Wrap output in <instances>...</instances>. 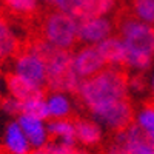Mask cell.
Returning <instances> with one entry per match:
<instances>
[{"instance_id": "603a6c76", "label": "cell", "mask_w": 154, "mask_h": 154, "mask_svg": "<svg viewBox=\"0 0 154 154\" xmlns=\"http://www.w3.org/2000/svg\"><path fill=\"white\" fill-rule=\"evenodd\" d=\"M0 109L8 116H19L20 114V102L11 96L2 97L0 99Z\"/></svg>"}, {"instance_id": "8fae6325", "label": "cell", "mask_w": 154, "mask_h": 154, "mask_svg": "<svg viewBox=\"0 0 154 154\" xmlns=\"http://www.w3.org/2000/svg\"><path fill=\"white\" fill-rule=\"evenodd\" d=\"M97 48L103 57L106 66L125 68L126 69V49L122 38L117 34H112L108 38L97 43Z\"/></svg>"}, {"instance_id": "d4e9b609", "label": "cell", "mask_w": 154, "mask_h": 154, "mask_svg": "<svg viewBox=\"0 0 154 154\" xmlns=\"http://www.w3.org/2000/svg\"><path fill=\"white\" fill-rule=\"evenodd\" d=\"M3 91H5V77H3L2 71H0V99L3 97Z\"/></svg>"}, {"instance_id": "4316f807", "label": "cell", "mask_w": 154, "mask_h": 154, "mask_svg": "<svg viewBox=\"0 0 154 154\" xmlns=\"http://www.w3.org/2000/svg\"><path fill=\"white\" fill-rule=\"evenodd\" d=\"M38 2H40V3H48L49 0H38Z\"/></svg>"}, {"instance_id": "484cf974", "label": "cell", "mask_w": 154, "mask_h": 154, "mask_svg": "<svg viewBox=\"0 0 154 154\" xmlns=\"http://www.w3.org/2000/svg\"><path fill=\"white\" fill-rule=\"evenodd\" d=\"M151 88H152V96H154V77H152V83H151Z\"/></svg>"}, {"instance_id": "7c38bea8", "label": "cell", "mask_w": 154, "mask_h": 154, "mask_svg": "<svg viewBox=\"0 0 154 154\" xmlns=\"http://www.w3.org/2000/svg\"><path fill=\"white\" fill-rule=\"evenodd\" d=\"M74 125H75L77 143L82 146H86V148L97 146L102 142V139H103V128L93 117H80L74 120Z\"/></svg>"}, {"instance_id": "5bb4252c", "label": "cell", "mask_w": 154, "mask_h": 154, "mask_svg": "<svg viewBox=\"0 0 154 154\" xmlns=\"http://www.w3.org/2000/svg\"><path fill=\"white\" fill-rule=\"evenodd\" d=\"M46 112L49 119H69L74 112L71 94L63 91H49L45 94Z\"/></svg>"}, {"instance_id": "4fadbf2b", "label": "cell", "mask_w": 154, "mask_h": 154, "mask_svg": "<svg viewBox=\"0 0 154 154\" xmlns=\"http://www.w3.org/2000/svg\"><path fill=\"white\" fill-rule=\"evenodd\" d=\"M20 37L9 20L0 12V63L12 59L20 49Z\"/></svg>"}, {"instance_id": "277c9868", "label": "cell", "mask_w": 154, "mask_h": 154, "mask_svg": "<svg viewBox=\"0 0 154 154\" xmlns=\"http://www.w3.org/2000/svg\"><path fill=\"white\" fill-rule=\"evenodd\" d=\"M46 60V88L49 91H63L75 94L80 85V77L72 68V53L53 48L45 57Z\"/></svg>"}, {"instance_id": "5b68a950", "label": "cell", "mask_w": 154, "mask_h": 154, "mask_svg": "<svg viewBox=\"0 0 154 154\" xmlns=\"http://www.w3.org/2000/svg\"><path fill=\"white\" fill-rule=\"evenodd\" d=\"M23 79H26L42 88H46V60L37 51L26 45L19 49L12 57V71Z\"/></svg>"}, {"instance_id": "3957f363", "label": "cell", "mask_w": 154, "mask_h": 154, "mask_svg": "<svg viewBox=\"0 0 154 154\" xmlns=\"http://www.w3.org/2000/svg\"><path fill=\"white\" fill-rule=\"evenodd\" d=\"M40 37L54 48L71 51L79 43V19L59 9L49 11L40 22Z\"/></svg>"}, {"instance_id": "ba28073f", "label": "cell", "mask_w": 154, "mask_h": 154, "mask_svg": "<svg viewBox=\"0 0 154 154\" xmlns=\"http://www.w3.org/2000/svg\"><path fill=\"white\" fill-rule=\"evenodd\" d=\"M16 120L19 122L25 136L29 140L32 149L46 145L51 140L49 133H48V120L46 119L26 116V114H19Z\"/></svg>"}, {"instance_id": "9c48e42d", "label": "cell", "mask_w": 154, "mask_h": 154, "mask_svg": "<svg viewBox=\"0 0 154 154\" xmlns=\"http://www.w3.org/2000/svg\"><path fill=\"white\" fill-rule=\"evenodd\" d=\"M2 149L6 154H31L32 146L17 120H11L2 136Z\"/></svg>"}, {"instance_id": "7402d4cb", "label": "cell", "mask_w": 154, "mask_h": 154, "mask_svg": "<svg viewBox=\"0 0 154 154\" xmlns=\"http://www.w3.org/2000/svg\"><path fill=\"white\" fill-rule=\"evenodd\" d=\"M82 0H49V3L53 5L54 9L63 11V12H69V14L77 17V12L80 8Z\"/></svg>"}, {"instance_id": "ac0fdd59", "label": "cell", "mask_w": 154, "mask_h": 154, "mask_svg": "<svg viewBox=\"0 0 154 154\" xmlns=\"http://www.w3.org/2000/svg\"><path fill=\"white\" fill-rule=\"evenodd\" d=\"M0 5L19 19H32L40 9L38 0H0Z\"/></svg>"}, {"instance_id": "cb8c5ba5", "label": "cell", "mask_w": 154, "mask_h": 154, "mask_svg": "<svg viewBox=\"0 0 154 154\" xmlns=\"http://www.w3.org/2000/svg\"><path fill=\"white\" fill-rule=\"evenodd\" d=\"M128 86H130V89H133V91H136V93L145 91V89L148 88V79L143 74V71L136 72L133 77L130 75V79H128Z\"/></svg>"}, {"instance_id": "e0dca14e", "label": "cell", "mask_w": 154, "mask_h": 154, "mask_svg": "<svg viewBox=\"0 0 154 154\" xmlns=\"http://www.w3.org/2000/svg\"><path fill=\"white\" fill-rule=\"evenodd\" d=\"M134 123L140 128L143 136L154 145V96L152 99L146 100L136 114Z\"/></svg>"}, {"instance_id": "d6986e66", "label": "cell", "mask_w": 154, "mask_h": 154, "mask_svg": "<svg viewBox=\"0 0 154 154\" xmlns=\"http://www.w3.org/2000/svg\"><path fill=\"white\" fill-rule=\"evenodd\" d=\"M126 9L137 20L154 26V0H131Z\"/></svg>"}, {"instance_id": "52a82bcc", "label": "cell", "mask_w": 154, "mask_h": 154, "mask_svg": "<svg viewBox=\"0 0 154 154\" xmlns=\"http://www.w3.org/2000/svg\"><path fill=\"white\" fill-rule=\"evenodd\" d=\"M106 66L97 45H82L72 53V68L80 80L88 79Z\"/></svg>"}, {"instance_id": "44dd1931", "label": "cell", "mask_w": 154, "mask_h": 154, "mask_svg": "<svg viewBox=\"0 0 154 154\" xmlns=\"http://www.w3.org/2000/svg\"><path fill=\"white\" fill-rule=\"evenodd\" d=\"M31 154H88V152H85L83 149H77L75 146H66L59 142H54V140H49L46 145L32 149Z\"/></svg>"}, {"instance_id": "ffe728a7", "label": "cell", "mask_w": 154, "mask_h": 154, "mask_svg": "<svg viewBox=\"0 0 154 154\" xmlns=\"http://www.w3.org/2000/svg\"><path fill=\"white\" fill-rule=\"evenodd\" d=\"M20 114L26 116H34V117H40L48 120V112H46V102H45V94L31 97L28 100L20 102Z\"/></svg>"}, {"instance_id": "7a4b0ae2", "label": "cell", "mask_w": 154, "mask_h": 154, "mask_svg": "<svg viewBox=\"0 0 154 154\" xmlns=\"http://www.w3.org/2000/svg\"><path fill=\"white\" fill-rule=\"evenodd\" d=\"M116 31L126 49V69H149L154 62L152 25L137 20L125 9L116 19Z\"/></svg>"}, {"instance_id": "83f0119b", "label": "cell", "mask_w": 154, "mask_h": 154, "mask_svg": "<svg viewBox=\"0 0 154 154\" xmlns=\"http://www.w3.org/2000/svg\"><path fill=\"white\" fill-rule=\"evenodd\" d=\"M0 154H2V148H0Z\"/></svg>"}, {"instance_id": "8992f818", "label": "cell", "mask_w": 154, "mask_h": 154, "mask_svg": "<svg viewBox=\"0 0 154 154\" xmlns=\"http://www.w3.org/2000/svg\"><path fill=\"white\" fill-rule=\"evenodd\" d=\"M116 31V20L108 16L79 19V42L82 45H97L112 35Z\"/></svg>"}, {"instance_id": "6da1fadb", "label": "cell", "mask_w": 154, "mask_h": 154, "mask_svg": "<svg viewBox=\"0 0 154 154\" xmlns=\"http://www.w3.org/2000/svg\"><path fill=\"white\" fill-rule=\"evenodd\" d=\"M130 74L125 68L105 66L97 74L83 79L77 89V97L89 114L111 103L130 97Z\"/></svg>"}, {"instance_id": "30bf717a", "label": "cell", "mask_w": 154, "mask_h": 154, "mask_svg": "<svg viewBox=\"0 0 154 154\" xmlns=\"http://www.w3.org/2000/svg\"><path fill=\"white\" fill-rule=\"evenodd\" d=\"M5 89L8 96L14 97L19 102L23 100H28L31 97H37V96H43L45 94V88L38 86L23 77L14 74V72H9L5 77Z\"/></svg>"}, {"instance_id": "2e32d148", "label": "cell", "mask_w": 154, "mask_h": 154, "mask_svg": "<svg viewBox=\"0 0 154 154\" xmlns=\"http://www.w3.org/2000/svg\"><path fill=\"white\" fill-rule=\"evenodd\" d=\"M122 0H82L77 12V19L109 16L117 9Z\"/></svg>"}, {"instance_id": "9a60e30c", "label": "cell", "mask_w": 154, "mask_h": 154, "mask_svg": "<svg viewBox=\"0 0 154 154\" xmlns=\"http://www.w3.org/2000/svg\"><path fill=\"white\" fill-rule=\"evenodd\" d=\"M48 133L51 140L59 142L66 146H77L75 139V125L69 119H49L48 120Z\"/></svg>"}]
</instances>
